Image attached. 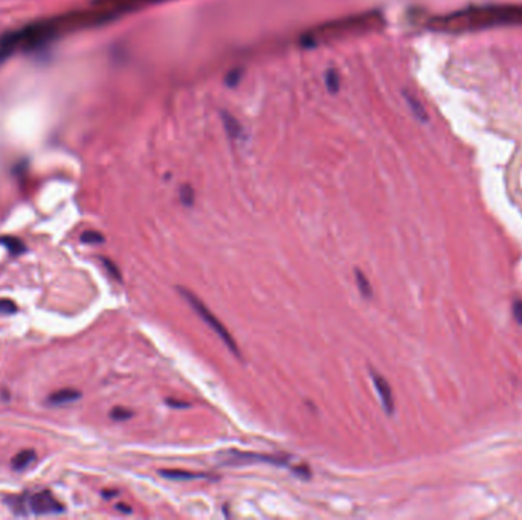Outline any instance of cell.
<instances>
[{
	"mask_svg": "<svg viewBox=\"0 0 522 520\" xmlns=\"http://www.w3.org/2000/svg\"><path fill=\"white\" fill-rule=\"evenodd\" d=\"M225 124H226V128H228V132L234 137H240V125L236 119L228 116V114H225Z\"/></svg>",
	"mask_w": 522,
	"mask_h": 520,
	"instance_id": "10",
	"label": "cell"
},
{
	"mask_svg": "<svg viewBox=\"0 0 522 520\" xmlns=\"http://www.w3.org/2000/svg\"><path fill=\"white\" fill-rule=\"evenodd\" d=\"M0 244H3V246L8 249L10 254L12 255H20L26 250L25 244L19 239H14V236H2V239H0Z\"/></svg>",
	"mask_w": 522,
	"mask_h": 520,
	"instance_id": "7",
	"label": "cell"
},
{
	"mask_svg": "<svg viewBox=\"0 0 522 520\" xmlns=\"http://www.w3.org/2000/svg\"><path fill=\"white\" fill-rule=\"evenodd\" d=\"M28 510L35 516H51L63 513L64 508L51 492H37L29 496Z\"/></svg>",
	"mask_w": 522,
	"mask_h": 520,
	"instance_id": "2",
	"label": "cell"
},
{
	"mask_svg": "<svg viewBox=\"0 0 522 520\" xmlns=\"http://www.w3.org/2000/svg\"><path fill=\"white\" fill-rule=\"evenodd\" d=\"M327 86L330 90H336L338 89V75L335 72H329L327 73Z\"/></svg>",
	"mask_w": 522,
	"mask_h": 520,
	"instance_id": "15",
	"label": "cell"
},
{
	"mask_svg": "<svg viewBox=\"0 0 522 520\" xmlns=\"http://www.w3.org/2000/svg\"><path fill=\"white\" fill-rule=\"evenodd\" d=\"M240 73H241L240 71H234V72H231L229 76H228V80H226V83H228L229 86H236V84H237L238 80H240V76H241Z\"/></svg>",
	"mask_w": 522,
	"mask_h": 520,
	"instance_id": "17",
	"label": "cell"
},
{
	"mask_svg": "<svg viewBox=\"0 0 522 520\" xmlns=\"http://www.w3.org/2000/svg\"><path fill=\"white\" fill-rule=\"evenodd\" d=\"M513 316L522 325V301H516L513 304Z\"/></svg>",
	"mask_w": 522,
	"mask_h": 520,
	"instance_id": "14",
	"label": "cell"
},
{
	"mask_svg": "<svg viewBox=\"0 0 522 520\" xmlns=\"http://www.w3.org/2000/svg\"><path fill=\"white\" fill-rule=\"evenodd\" d=\"M35 458H37V455H35V452H34V450H21V452H19L16 456H14L12 458V469L14 470H17V471H20V470H25L26 467H29V465H31L34 461H35Z\"/></svg>",
	"mask_w": 522,
	"mask_h": 520,
	"instance_id": "6",
	"label": "cell"
},
{
	"mask_svg": "<svg viewBox=\"0 0 522 520\" xmlns=\"http://www.w3.org/2000/svg\"><path fill=\"white\" fill-rule=\"evenodd\" d=\"M356 282H358V287L360 290V293L364 295V297H372L373 296V290H372V284H369L367 277L364 273H362L360 270L356 269Z\"/></svg>",
	"mask_w": 522,
	"mask_h": 520,
	"instance_id": "8",
	"label": "cell"
},
{
	"mask_svg": "<svg viewBox=\"0 0 522 520\" xmlns=\"http://www.w3.org/2000/svg\"><path fill=\"white\" fill-rule=\"evenodd\" d=\"M16 311H17V305L12 301L10 300L0 301V313H6V315H10V313H16Z\"/></svg>",
	"mask_w": 522,
	"mask_h": 520,
	"instance_id": "12",
	"label": "cell"
},
{
	"mask_svg": "<svg viewBox=\"0 0 522 520\" xmlns=\"http://www.w3.org/2000/svg\"><path fill=\"white\" fill-rule=\"evenodd\" d=\"M81 241L87 244H101L104 243V235L96 231H86L81 235Z\"/></svg>",
	"mask_w": 522,
	"mask_h": 520,
	"instance_id": "9",
	"label": "cell"
},
{
	"mask_svg": "<svg viewBox=\"0 0 522 520\" xmlns=\"http://www.w3.org/2000/svg\"><path fill=\"white\" fill-rule=\"evenodd\" d=\"M182 200L185 205H191L193 203V191L191 188H184L182 189Z\"/></svg>",
	"mask_w": 522,
	"mask_h": 520,
	"instance_id": "16",
	"label": "cell"
},
{
	"mask_svg": "<svg viewBox=\"0 0 522 520\" xmlns=\"http://www.w3.org/2000/svg\"><path fill=\"white\" fill-rule=\"evenodd\" d=\"M372 379H373V383L376 386V391L381 397L385 410H387L388 415H391L392 412H394V399H392V391L390 388V383L381 376V374H377L376 371H372Z\"/></svg>",
	"mask_w": 522,
	"mask_h": 520,
	"instance_id": "3",
	"label": "cell"
},
{
	"mask_svg": "<svg viewBox=\"0 0 522 520\" xmlns=\"http://www.w3.org/2000/svg\"><path fill=\"white\" fill-rule=\"evenodd\" d=\"M179 292H180V295H182V296L185 297V300H186L188 302H190V305L194 309V311L198 313V315H199L203 320H205V322H207V324H208L211 328H213V330L217 333L218 338H220L222 342L225 343V345L229 348L231 353H232V354H236V356H240L238 345L236 343V340L232 339L231 333H229L228 330H226V327L220 322V320L217 319V316L214 315V313L211 311V310L207 307L205 304H203V301L199 300V297L195 296L194 293H191L188 288L179 287Z\"/></svg>",
	"mask_w": 522,
	"mask_h": 520,
	"instance_id": "1",
	"label": "cell"
},
{
	"mask_svg": "<svg viewBox=\"0 0 522 520\" xmlns=\"http://www.w3.org/2000/svg\"><path fill=\"white\" fill-rule=\"evenodd\" d=\"M103 263L105 264V267H107V270H110L113 278L121 279V273H119V270L115 267V264H113L112 261H109V259H105V258H103Z\"/></svg>",
	"mask_w": 522,
	"mask_h": 520,
	"instance_id": "13",
	"label": "cell"
},
{
	"mask_svg": "<svg viewBox=\"0 0 522 520\" xmlns=\"http://www.w3.org/2000/svg\"><path fill=\"white\" fill-rule=\"evenodd\" d=\"M116 508H118L119 511H123V513H132L130 507H128V505H124V503H118Z\"/></svg>",
	"mask_w": 522,
	"mask_h": 520,
	"instance_id": "19",
	"label": "cell"
},
{
	"mask_svg": "<svg viewBox=\"0 0 522 520\" xmlns=\"http://www.w3.org/2000/svg\"><path fill=\"white\" fill-rule=\"evenodd\" d=\"M110 417L113 419H116V422H124V419L132 417V412L128 410V409H124V408H115V409L112 410Z\"/></svg>",
	"mask_w": 522,
	"mask_h": 520,
	"instance_id": "11",
	"label": "cell"
},
{
	"mask_svg": "<svg viewBox=\"0 0 522 520\" xmlns=\"http://www.w3.org/2000/svg\"><path fill=\"white\" fill-rule=\"evenodd\" d=\"M80 399H81V392L80 391H77V389L66 388V389H60V391H57L54 394H51L48 401L51 404H55V406H62V404L77 401Z\"/></svg>",
	"mask_w": 522,
	"mask_h": 520,
	"instance_id": "4",
	"label": "cell"
},
{
	"mask_svg": "<svg viewBox=\"0 0 522 520\" xmlns=\"http://www.w3.org/2000/svg\"><path fill=\"white\" fill-rule=\"evenodd\" d=\"M168 404L171 408H188L190 404L188 403H180V401H173V400H168Z\"/></svg>",
	"mask_w": 522,
	"mask_h": 520,
	"instance_id": "18",
	"label": "cell"
},
{
	"mask_svg": "<svg viewBox=\"0 0 522 520\" xmlns=\"http://www.w3.org/2000/svg\"><path fill=\"white\" fill-rule=\"evenodd\" d=\"M159 475L174 480H193V479H213L211 475L207 473H191L185 470H161Z\"/></svg>",
	"mask_w": 522,
	"mask_h": 520,
	"instance_id": "5",
	"label": "cell"
}]
</instances>
